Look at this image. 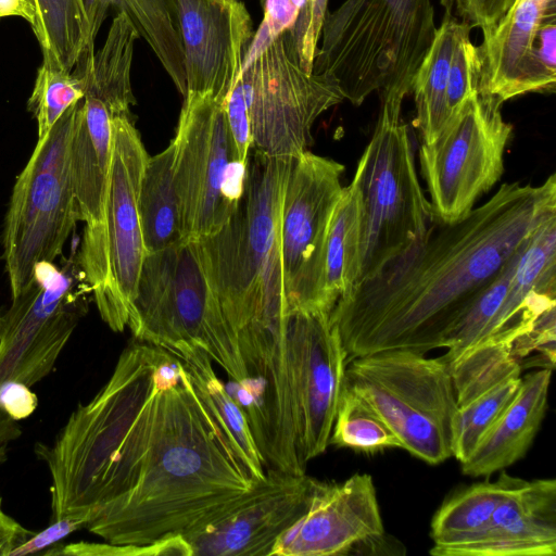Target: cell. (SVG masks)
<instances>
[{
    "mask_svg": "<svg viewBox=\"0 0 556 556\" xmlns=\"http://www.w3.org/2000/svg\"><path fill=\"white\" fill-rule=\"evenodd\" d=\"M166 351L181 361L198 396L250 476L256 481L264 479L265 464L244 413L216 376L211 356L188 342Z\"/></svg>",
    "mask_w": 556,
    "mask_h": 556,
    "instance_id": "cell-24",
    "label": "cell"
},
{
    "mask_svg": "<svg viewBox=\"0 0 556 556\" xmlns=\"http://www.w3.org/2000/svg\"><path fill=\"white\" fill-rule=\"evenodd\" d=\"M363 236L362 194L358 187L351 181L348 187H343L336 204L325 242L321 292L324 304L329 309L357 281Z\"/></svg>",
    "mask_w": 556,
    "mask_h": 556,
    "instance_id": "cell-25",
    "label": "cell"
},
{
    "mask_svg": "<svg viewBox=\"0 0 556 556\" xmlns=\"http://www.w3.org/2000/svg\"><path fill=\"white\" fill-rule=\"evenodd\" d=\"M2 309L0 308V326H1V316H2Z\"/></svg>",
    "mask_w": 556,
    "mask_h": 556,
    "instance_id": "cell-45",
    "label": "cell"
},
{
    "mask_svg": "<svg viewBox=\"0 0 556 556\" xmlns=\"http://www.w3.org/2000/svg\"><path fill=\"white\" fill-rule=\"evenodd\" d=\"M552 371L544 367L521 377L514 399L460 464L464 475L490 477L525 457L547 410Z\"/></svg>",
    "mask_w": 556,
    "mask_h": 556,
    "instance_id": "cell-22",
    "label": "cell"
},
{
    "mask_svg": "<svg viewBox=\"0 0 556 556\" xmlns=\"http://www.w3.org/2000/svg\"><path fill=\"white\" fill-rule=\"evenodd\" d=\"M405 97H380L371 139L352 181L364 208L362 264L357 283L420 242L432 215L417 177L410 129L402 116Z\"/></svg>",
    "mask_w": 556,
    "mask_h": 556,
    "instance_id": "cell-7",
    "label": "cell"
},
{
    "mask_svg": "<svg viewBox=\"0 0 556 556\" xmlns=\"http://www.w3.org/2000/svg\"><path fill=\"white\" fill-rule=\"evenodd\" d=\"M176 548L175 540L167 538L143 546L76 542L56 545L42 554L51 556L174 555Z\"/></svg>",
    "mask_w": 556,
    "mask_h": 556,
    "instance_id": "cell-38",
    "label": "cell"
},
{
    "mask_svg": "<svg viewBox=\"0 0 556 556\" xmlns=\"http://www.w3.org/2000/svg\"><path fill=\"white\" fill-rule=\"evenodd\" d=\"M470 30L471 27L463 22L450 65L445 123L479 86V62Z\"/></svg>",
    "mask_w": 556,
    "mask_h": 556,
    "instance_id": "cell-35",
    "label": "cell"
},
{
    "mask_svg": "<svg viewBox=\"0 0 556 556\" xmlns=\"http://www.w3.org/2000/svg\"><path fill=\"white\" fill-rule=\"evenodd\" d=\"M229 94L245 108L251 149L292 159L312 143L317 118L344 101L330 77L302 67L288 31L242 68Z\"/></svg>",
    "mask_w": 556,
    "mask_h": 556,
    "instance_id": "cell-11",
    "label": "cell"
},
{
    "mask_svg": "<svg viewBox=\"0 0 556 556\" xmlns=\"http://www.w3.org/2000/svg\"><path fill=\"white\" fill-rule=\"evenodd\" d=\"M88 517L67 516L53 522L42 531L34 533L27 541L13 549L10 556L35 554L61 541L71 533L87 528Z\"/></svg>",
    "mask_w": 556,
    "mask_h": 556,
    "instance_id": "cell-40",
    "label": "cell"
},
{
    "mask_svg": "<svg viewBox=\"0 0 556 556\" xmlns=\"http://www.w3.org/2000/svg\"><path fill=\"white\" fill-rule=\"evenodd\" d=\"M292 162L251 149L236 210L218 231L198 240L238 346L254 330L282 325L289 316L280 217Z\"/></svg>",
    "mask_w": 556,
    "mask_h": 556,
    "instance_id": "cell-4",
    "label": "cell"
},
{
    "mask_svg": "<svg viewBox=\"0 0 556 556\" xmlns=\"http://www.w3.org/2000/svg\"><path fill=\"white\" fill-rule=\"evenodd\" d=\"M329 444L363 453L386 448H401V442L377 414L357 393L342 387Z\"/></svg>",
    "mask_w": 556,
    "mask_h": 556,
    "instance_id": "cell-32",
    "label": "cell"
},
{
    "mask_svg": "<svg viewBox=\"0 0 556 556\" xmlns=\"http://www.w3.org/2000/svg\"><path fill=\"white\" fill-rule=\"evenodd\" d=\"M409 350H386L346 363L344 386L387 422L401 448L438 465L453 456L457 403L448 365Z\"/></svg>",
    "mask_w": 556,
    "mask_h": 556,
    "instance_id": "cell-9",
    "label": "cell"
},
{
    "mask_svg": "<svg viewBox=\"0 0 556 556\" xmlns=\"http://www.w3.org/2000/svg\"><path fill=\"white\" fill-rule=\"evenodd\" d=\"M37 405V395L25 383L7 380L0 384V408L12 419L29 417Z\"/></svg>",
    "mask_w": 556,
    "mask_h": 556,
    "instance_id": "cell-41",
    "label": "cell"
},
{
    "mask_svg": "<svg viewBox=\"0 0 556 556\" xmlns=\"http://www.w3.org/2000/svg\"><path fill=\"white\" fill-rule=\"evenodd\" d=\"M83 98V81L73 71L42 60L27 101V111L37 121L38 139L45 137L61 116Z\"/></svg>",
    "mask_w": 556,
    "mask_h": 556,
    "instance_id": "cell-34",
    "label": "cell"
},
{
    "mask_svg": "<svg viewBox=\"0 0 556 556\" xmlns=\"http://www.w3.org/2000/svg\"><path fill=\"white\" fill-rule=\"evenodd\" d=\"M434 556H555L556 480L517 478L480 531L447 544Z\"/></svg>",
    "mask_w": 556,
    "mask_h": 556,
    "instance_id": "cell-21",
    "label": "cell"
},
{
    "mask_svg": "<svg viewBox=\"0 0 556 556\" xmlns=\"http://www.w3.org/2000/svg\"><path fill=\"white\" fill-rule=\"evenodd\" d=\"M437 28L430 0H344L326 14L313 72L355 106L372 92L406 97Z\"/></svg>",
    "mask_w": 556,
    "mask_h": 556,
    "instance_id": "cell-5",
    "label": "cell"
},
{
    "mask_svg": "<svg viewBox=\"0 0 556 556\" xmlns=\"http://www.w3.org/2000/svg\"><path fill=\"white\" fill-rule=\"evenodd\" d=\"M263 18L254 31L242 68L258 56L281 34L294 26L304 0H260ZM242 71V70H241Z\"/></svg>",
    "mask_w": 556,
    "mask_h": 556,
    "instance_id": "cell-36",
    "label": "cell"
},
{
    "mask_svg": "<svg viewBox=\"0 0 556 556\" xmlns=\"http://www.w3.org/2000/svg\"><path fill=\"white\" fill-rule=\"evenodd\" d=\"M172 141L182 235L199 240L230 218L242 193L247 164L236 157L224 103L210 96L184 98Z\"/></svg>",
    "mask_w": 556,
    "mask_h": 556,
    "instance_id": "cell-13",
    "label": "cell"
},
{
    "mask_svg": "<svg viewBox=\"0 0 556 556\" xmlns=\"http://www.w3.org/2000/svg\"><path fill=\"white\" fill-rule=\"evenodd\" d=\"M503 103L479 89L444 124L430 143H421L419 163L427 182L432 220L452 225L475 208L504 170V152L513 126Z\"/></svg>",
    "mask_w": 556,
    "mask_h": 556,
    "instance_id": "cell-12",
    "label": "cell"
},
{
    "mask_svg": "<svg viewBox=\"0 0 556 556\" xmlns=\"http://www.w3.org/2000/svg\"><path fill=\"white\" fill-rule=\"evenodd\" d=\"M34 533L3 510L0 495V556H10L13 549L27 541Z\"/></svg>",
    "mask_w": 556,
    "mask_h": 556,
    "instance_id": "cell-42",
    "label": "cell"
},
{
    "mask_svg": "<svg viewBox=\"0 0 556 556\" xmlns=\"http://www.w3.org/2000/svg\"><path fill=\"white\" fill-rule=\"evenodd\" d=\"M112 132V164L103 219L97 227L84 228L76 263L102 320L113 331L122 332L128 326L147 254L138 201L150 156L131 114L114 116Z\"/></svg>",
    "mask_w": 556,
    "mask_h": 556,
    "instance_id": "cell-8",
    "label": "cell"
},
{
    "mask_svg": "<svg viewBox=\"0 0 556 556\" xmlns=\"http://www.w3.org/2000/svg\"><path fill=\"white\" fill-rule=\"evenodd\" d=\"M80 101L38 139L13 186L1 235L11 299L29 283L36 264L54 262L62 255L79 222L71 143Z\"/></svg>",
    "mask_w": 556,
    "mask_h": 556,
    "instance_id": "cell-10",
    "label": "cell"
},
{
    "mask_svg": "<svg viewBox=\"0 0 556 556\" xmlns=\"http://www.w3.org/2000/svg\"><path fill=\"white\" fill-rule=\"evenodd\" d=\"M556 213V178L508 182L463 220L425 238L336 302L346 363L386 350L446 348L479 295L535 227Z\"/></svg>",
    "mask_w": 556,
    "mask_h": 556,
    "instance_id": "cell-1",
    "label": "cell"
},
{
    "mask_svg": "<svg viewBox=\"0 0 556 556\" xmlns=\"http://www.w3.org/2000/svg\"><path fill=\"white\" fill-rule=\"evenodd\" d=\"M437 28L430 49L415 75L412 93L416 106V126L422 143L433 141L446 117V90L450 65L463 21L453 16L451 8Z\"/></svg>",
    "mask_w": 556,
    "mask_h": 556,
    "instance_id": "cell-27",
    "label": "cell"
},
{
    "mask_svg": "<svg viewBox=\"0 0 556 556\" xmlns=\"http://www.w3.org/2000/svg\"><path fill=\"white\" fill-rule=\"evenodd\" d=\"M137 341L168 350L193 343L230 380L248 377L237 338L208 278L198 240L182 239L147 253L127 326Z\"/></svg>",
    "mask_w": 556,
    "mask_h": 556,
    "instance_id": "cell-6",
    "label": "cell"
},
{
    "mask_svg": "<svg viewBox=\"0 0 556 556\" xmlns=\"http://www.w3.org/2000/svg\"><path fill=\"white\" fill-rule=\"evenodd\" d=\"M316 481L268 468L249 492L181 534L191 556H269L307 510Z\"/></svg>",
    "mask_w": 556,
    "mask_h": 556,
    "instance_id": "cell-18",
    "label": "cell"
},
{
    "mask_svg": "<svg viewBox=\"0 0 556 556\" xmlns=\"http://www.w3.org/2000/svg\"><path fill=\"white\" fill-rule=\"evenodd\" d=\"M255 483L198 396L181 361L164 350L154 429L138 480L86 529L111 544L149 545L181 535Z\"/></svg>",
    "mask_w": 556,
    "mask_h": 556,
    "instance_id": "cell-2",
    "label": "cell"
},
{
    "mask_svg": "<svg viewBox=\"0 0 556 556\" xmlns=\"http://www.w3.org/2000/svg\"><path fill=\"white\" fill-rule=\"evenodd\" d=\"M175 147L150 156L139 191V216L146 253L163 250L182 239L181 213L174 182Z\"/></svg>",
    "mask_w": 556,
    "mask_h": 556,
    "instance_id": "cell-26",
    "label": "cell"
},
{
    "mask_svg": "<svg viewBox=\"0 0 556 556\" xmlns=\"http://www.w3.org/2000/svg\"><path fill=\"white\" fill-rule=\"evenodd\" d=\"M87 24H88V36L92 45L97 35L105 21L109 10L112 7L111 0H81Z\"/></svg>",
    "mask_w": 556,
    "mask_h": 556,
    "instance_id": "cell-44",
    "label": "cell"
},
{
    "mask_svg": "<svg viewBox=\"0 0 556 556\" xmlns=\"http://www.w3.org/2000/svg\"><path fill=\"white\" fill-rule=\"evenodd\" d=\"M522 376L504 380L469 403L457 407L453 431V456L462 464L516 395Z\"/></svg>",
    "mask_w": 556,
    "mask_h": 556,
    "instance_id": "cell-33",
    "label": "cell"
},
{
    "mask_svg": "<svg viewBox=\"0 0 556 556\" xmlns=\"http://www.w3.org/2000/svg\"><path fill=\"white\" fill-rule=\"evenodd\" d=\"M38 26L34 31L42 60L72 72L80 59L94 53L81 0H37Z\"/></svg>",
    "mask_w": 556,
    "mask_h": 556,
    "instance_id": "cell-30",
    "label": "cell"
},
{
    "mask_svg": "<svg viewBox=\"0 0 556 556\" xmlns=\"http://www.w3.org/2000/svg\"><path fill=\"white\" fill-rule=\"evenodd\" d=\"M112 113L99 101L79 103L71 143V168L79 222L101 224L112 164Z\"/></svg>",
    "mask_w": 556,
    "mask_h": 556,
    "instance_id": "cell-23",
    "label": "cell"
},
{
    "mask_svg": "<svg viewBox=\"0 0 556 556\" xmlns=\"http://www.w3.org/2000/svg\"><path fill=\"white\" fill-rule=\"evenodd\" d=\"M517 477L502 470L495 481L473 483L450 496L430 525L433 544H447L483 529Z\"/></svg>",
    "mask_w": 556,
    "mask_h": 556,
    "instance_id": "cell-29",
    "label": "cell"
},
{
    "mask_svg": "<svg viewBox=\"0 0 556 556\" xmlns=\"http://www.w3.org/2000/svg\"><path fill=\"white\" fill-rule=\"evenodd\" d=\"M111 4L127 15L184 98L186 74L177 0H111Z\"/></svg>",
    "mask_w": 556,
    "mask_h": 556,
    "instance_id": "cell-28",
    "label": "cell"
},
{
    "mask_svg": "<svg viewBox=\"0 0 556 556\" xmlns=\"http://www.w3.org/2000/svg\"><path fill=\"white\" fill-rule=\"evenodd\" d=\"M13 16L28 22L35 31L39 18L37 0H0V21Z\"/></svg>",
    "mask_w": 556,
    "mask_h": 556,
    "instance_id": "cell-43",
    "label": "cell"
},
{
    "mask_svg": "<svg viewBox=\"0 0 556 556\" xmlns=\"http://www.w3.org/2000/svg\"><path fill=\"white\" fill-rule=\"evenodd\" d=\"M344 166L306 150L295 159L287 180L280 217V244L290 311L321 307L326 237L343 186Z\"/></svg>",
    "mask_w": 556,
    "mask_h": 556,
    "instance_id": "cell-15",
    "label": "cell"
},
{
    "mask_svg": "<svg viewBox=\"0 0 556 556\" xmlns=\"http://www.w3.org/2000/svg\"><path fill=\"white\" fill-rule=\"evenodd\" d=\"M63 266L36 264L29 283L12 298L0 326V354L11 380L31 387L53 369L80 318L90 292L73 250Z\"/></svg>",
    "mask_w": 556,
    "mask_h": 556,
    "instance_id": "cell-14",
    "label": "cell"
},
{
    "mask_svg": "<svg viewBox=\"0 0 556 556\" xmlns=\"http://www.w3.org/2000/svg\"><path fill=\"white\" fill-rule=\"evenodd\" d=\"M515 0H441L444 8L455 9L462 21L477 27L483 37L500 24Z\"/></svg>",
    "mask_w": 556,
    "mask_h": 556,
    "instance_id": "cell-39",
    "label": "cell"
},
{
    "mask_svg": "<svg viewBox=\"0 0 556 556\" xmlns=\"http://www.w3.org/2000/svg\"><path fill=\"white\" fill-rule=\"evenodd\" d=\"M479 89L504 103L556 90V0H515L476 46Z\"/></svg>",
    "mask_w": 556,
    "mask_h": 556,
    "instance_id": "cell-19",
    "label": "cell"
},
{
    "mask_svg": "<svg viewBox=\"0 0 556 556\" xmlns=\"http://www.w3.org/2000/svg\"><path fill=\"white\" fill-rule=\"evenodd\" d=\"M163 352L130 343L108 382L77 406L53 443L35 445L51 477L52 521H91L135 486L153 434Z\"/></svg>",
    "mask_w": 556,
    "mask_h": 556,
    "instance_id": "cell-3",
    "label": "cell"
},
{
    "mask_svg": "<svg viewBox=\"0 0 556 556\" xmlns=\"http://www.w3.org/2000/svg\"><path fill=\"white\" fill-rule=\"evenodd\" d=\"M177 5L185 97L210 96L225 103L254 34L251 15L240 0H177Z\"/></svg>",
    "mask_w": 556,
    "mask_h": 556,
    "instance_id": "cell-20",
    "label": "cell"
},
{
    "mask_svg": "<svg viewBox=\"0 0 556 556\" xmlns=\"http://www.w3.org/2000/svg\"><path fill=\"white\" fill-rule=\"evenodd\" d=\"M328 12V0H304L296 22L289 33L302 67L313 71L323 25Z\"/></svg>",
    "mask_w": 556,
    "mask_h": 556,
    "instance_id": "cell-37",
    "label": "cell"
},
{
    "mask_svg": "<svg viewBox=\"0 0 556 556\" xmlns=\"http://www.w3.org/2000/svg\"><path fill=\"white\" fill-rule=\"evenodd\" d=\"M330 312L301 307L288 317L295 451L303 471L329 445L344 381L346 356Z\"/></svg>",
    "mask_w": 556,
    "mask_h": 556,
    "instance_id": "cell-16",
    "label": "cell"
},
{
    "mask_svg": "<svg viewBox=\"0 0 556 556\" xmlns=\"http://www.w3.org/2000/svg\"><path fill=\"white\" fill-rule=\"evenodd\" d=\"M448 367L457 407L506 379L521 376L522 370L511 344L491 340L477 344Z\"/></svg>",
    "mask_w": 556,
    "mask_h": 556,
    "instance_id": "cell-31",
    "label": "cell"
},
{
    "mask_svg": "<svg viewBox=\"0 0 556 556\" xmlns=\"http://www.w3.org/2000/svg\"><path fill=\"white\" fill-rule=\"evenodd\" d=\"M403 547L384 531L371 476L355 473L342 482L317 480L307 510L269 556L390 555Z\"/></svg>",
    "mask_w": 556,
    "mask_h": 556,
    "instance_id": "cell-17",
    "label": "cell"
}]
</instances>
